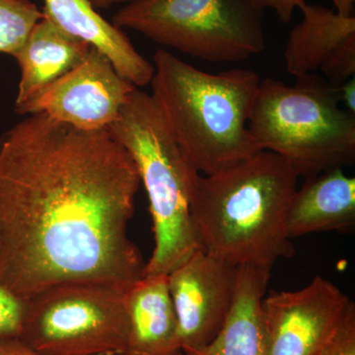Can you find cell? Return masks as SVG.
I'll return each instance as SVG.
<instances>
[{
    "instance_id": "6da1fadb",
    "label": "cell",
    "mask_w": 355,
    "mask_h": 355,
    "mask_svg": "<svg viewBox=\"0 0 355 355\" xmlns=\"http://www.w3.org/2000/svg\"><path fill=\"white\" fill-rule=\"evenodd\" d=\"M140 184L108 128L16 123L0 139V286L22 301L70 282L132 286L146 266L128 232Z\"/></svg>"
},
{
    "instance_id": "7a4b0ae2",
    "label": "cell",
    "mask_w": 355,
    "mask_h": 355,
    "mask_svg": "<svg viewBox=\"0 0 355 355\" xmlns=\"http://www.w3.org/2000/svg\"><path fill=\"white\" fill-rule=\"evenodd\" d=\"M298 179L284 158L268 150L200 174L191 214L203 251L235 266L272 268L293 257L286 216Z\"/></svg>"
},
{
    "instance_id": "3957f363",
    "label": "cell",
    "mask_w": 355,
    "mask_h": 355,
    "mask_svg": "<svg viewBox=\"0 0 355 355\" xmlns=\"http://www.w3.org/2000/svg\"><path fill=\"white\" fill-rule=\"evenodd\" d=\"M153 67L151 96L200 174L222 171L261 151L248 128L261 83L256 71L209 73L166 49L155 51Z\"/></svg>"
},
{
    "instance_id": "277c9868",
    "label": "cell",
    "mask_w": 355,
    "mask_h": 355,
    "mask_svg": "<svg viewBox=\"0 0 355 355\" xmlns=\"http://www.w3.org/2000/svg\"><path fill=\"white\" fill-rule=\"evenodd\" d=\"M108 130L132 157L148 197L154 249L144 275H168L202 250L191 214L200 174L173 137L153 96L139 88Z\"/></svg>"
},
{
    "instance_id": "5b68a950",
    "label": "cell",
    "mask_w": 355,
    "mask_h": 355,
    "mask_svg": "<svg viewBox=\"0 0 355 355\" xmlns=\"http://www.w3.org/2000/svg\"><path fill=\"white\" fill-rule=\"evenodd\" d=\"M248 128L261 150L284 158L299 178L355 160V114L340 104L338 86L317 73L293 84L261 80Z\"/></svg>"
},
{
    "instance_id": "8992f818",
    "label": "cell",
    "mask_w": 355,
    "mask_h": 355,
    "mask_svg": "<svg viewBox=\"0 0 355 355\" xmlns=\"http://www.w3.org/2000/svg\"><path fill=\"white\" fill-rule=\"evenodd\" d=\"M263 13L251 0H133L112 23L191 58L229 64L265 50Z\"/></svg>"
},
{
    "instance_id": "52a82bcc",
    "label": "cell",
    "mask_w": 355,
    "mask_h": 355,
    "mask_svg": "<svg viewBox=\"0 0 355 355\" xmlns=\"http://www.w3.org/2000/svg\"><path fill=\"white\" fill-rule=\"evenodd\" d=\"M127 289L92 282L49 287L24 301L18 338L37 355H116L125 345Z\"/></svg>"
},
{
    "instance_id": "ba28073f",
    "label": "cell",
    "mask_w": 355,
    "mask_h": 355,
    "mask_svg": "<svg viewBox=\"0 0 355 355\" xmlns=\"http://www.w3.org/2000/svg\"><path fill=\"white\" fill-rule=\"evenodd\" d=\"M137 88L92 46L80 64L15 107V112L44 114L78 130H107Z\"/></svg>"
},
{
    "instance_id": "9c48e42d",
    "label": "cell",
    "mask_w": 355,
    "mask_h": 355,
    "mask_svg": "<svg viewBox=\"0 0 355 355\" xmlns=\"http://www.w3.org/2000/svg\"><path fill=\"white\" fill-rule=\"evenodd\" d=\"M354 301L317 275L294 291H270L261 301L266 355H316Z\"/></svg>"
},
{
    "instance_id": "30bf717a",
    "label": "cell",
    "mask_w": 355,
    "mask_h": 355,
    "mask_svg": "<svg viewBox=\"0 0 355 355\" xmlns=\"http://www.w3.org/2000/svg\"><path fill=\"white\" fill-rule=\"evenodd\" d=\"M167 279L183 352L205 347L228 316L237 266L198 250L168 273Z\"/></svg>"
},
{
    "instance_id": "8fae6325",
    "label": "cell",
    "mask_w": 355,
    "mask_h": 355,
    "mask_svg": "<svg viewBox=\"0 0 355 355\" xmlns=\"http://www.w3.org/2000/svg\"><path fill=\"white\" fill-rule=\"evenodd\" d=\"M302 19L292 28L284 49L286 71L292 76L316 73L338 85L355 74V16L304 2Z\"/></svg>"
},
{
    "instance_id": "7c38bea8",
    "label": "cell",
    "mask_w": 355,
    "mask_h": 355,
    "mask_svg": "<svg viewBox=\"0 0 355 355\" xmlns=\"http://www.w3.org/2000/svg\"><path fill=\"white\" fill-rule=\"evenodd\" d=\"M127 331L116 355H183L167 275H144L125 293Z\"/></svg>"
},
{
    "instance_id": "4fadbf2b",
    "label": "cell",
    "mask_w": 355,
    "mask_h": 355,
    "mask_svg": "<svg viewBox=\"0 0 355 355\" xmlns=\"http://www.w3.org/2000/svg\"><path fill=\"white\" fill-rule=\"evenodd\" d=\"M44 4L46 17L102 51L116 71L135 87L150 84L153 64L135 50L123 30L104 19L89 0H44Z\"/></svg>"
},
{
    "instance_id": "5bb4252c",
    "label": "cell",
    "mask_w": 355,
    "mask_h": 355,
    "mask_svg": "<svg viewBox=\"0 0 355 355\" xmlns=\"http://www.w3.org/2000/svg\"><path fill=\"white\" fill-rule=\"evenodd\" d=\"M355 226V178L342 168L306 179L292 196L286 216L289 239L311 233L352 232Z\"/></svg>"
},
{
    "instance_id": "9a60e30c",
    "label": "cell",
    "mask_w": 355,
    "mask_h": 355,
    "mask_svg": "<svg viewBox=\"0 0 355 355\" xmlns=\"http://www.w3.org/2000/svg\"><path fill=\"white\" fill-rule=\"evenodd\" d=\"M272 270L268 266H237L234 300L220 331L205 347L183 355H266L261 301Z\"/></svg>"
},
{
    "instance_id": "2e32d148",
    "label": "cell",
    "mask_w": 355,
    "mask_h": 355,
    "mask_svg": "<svg viewBox=\"0 0 355 355\" xmlns=\"http://www.w3.org/2000/svg\"><path fill=\"white\" fill-rule=\"evenodd\" d=\"M91 48L87 42L64 32L44 16L13 57L21 70L15 107L80 64Z\"/></svg>"
},
{
    "instance_id": "e0dca14e",
    "label": "cell",
    "mask_w": 355,
    "mask_h": 355,
    "mask_svg": "<svg viewBox=\"0 0 355 355\" xmlns=\"http://www.w3.org/2000/svg\"><path fill=\"white\" fill-rule=\"evenodd\" d=\"M44 17L30 0H0V53L14 57Z\"/></svg>"
},
{
    "instance_id": "ac0fdd59",
    "label": "cell",
    "mask_w": 355,
    "mask_h": 355,
    "mask_svg": "<svg viewBox=\"0 0 355 355\" xmlns=\"http://www.w3.org/2000/svg\"><path fill=\"white\" fill-rule=\"evenodd\" d=\"M316 355H355V305L352 303L334 335Z\"/></svg>"
},
{
    "instance_id": "d6986e66",
    "label": "cell",
    "mask_w": 355,
    "mask_h": 355,
    "mask_svg": "<svg viewBox=\"0 0 355 355\" xmlns=\"http://www.w3.org/2000/svg\"><path fill=\"white\" fill-rule=\"evenodd\" d=\"M24 301L0 286V336H19Z\"/></svg>"
},
{
    "instance_id": "ffe728a7",
    "label": "cell",
    "mask_w": 355,
    "mask_h": 355,
    "mask_svg": "<svg viewBox=\"0 0 355 355\" xmlns=\"http://www.w3.org/2000/svg\"><path fill=\"white\" fill-rule=\"evenodd\" d=\"M251 1L261 10L270 9L275 11L279 19L284 24L291 22L295 9H299V7L306 2L305 0H251Z\"/></svg>"
},
{
    "instance_id": "44dd1931",
    "label": "cell",
    "mask_w": 355,
    "mask_h": 355,
    "mask_svg": "<svg viewBox=\"0 0 355 355\" xmlns=\"http://www.w3.org/2000/svg\"><path fill=\"white\" fill-rule=\"evenodd\" d=\"M0 355H37L18 336H0Z\"/></svg>"
},
{
    "instance_id": "7402d4cb",
    "label": "cell",
    "mask_w": 355,
    "mask_h": 355,
    "mask_svg": "<svg viewBox=\"0 0 355 355\" xmlns=\"http://www.w3.org/2000/svg\"><path fill=\"white\" fill-rule=\"evenodd\" d=\"M338 92L340 104L349 113L355 114V78L338 84Z\"/></svg>"
},
{
    "instance_id": "603a6c76",
    "label": "cell",
    "mask_w": 355,
    "mask_h": 355,
    "mask_svg": "<svg viewBox=\"0 0 355 355\" xmlns=\"http://www.w3.org/2000/svg\"><path fill=\"white\" fill-rule=\"evenodd\" d=\"M336 12L345 16L354 15L355 0H331Z\"/></svg>"
},
{
    "instance_id": "cb8c5ba5",
    "label": "cell",
    "mask_w": 355,
    "mask_h": 355,
    "mask_svg": "<svg viewBox=\"0 0 355 355\" xmlns=\"http://www.w3.org/2000/svg\"><path fill=\"white\" fill-rule=\"evenodd\" d=\"M89 1L95 9H107L112 6H119V4L125 6L133 0H89Z\"/></svg>"
}]
</instances>
